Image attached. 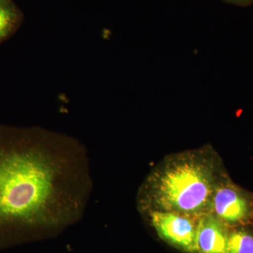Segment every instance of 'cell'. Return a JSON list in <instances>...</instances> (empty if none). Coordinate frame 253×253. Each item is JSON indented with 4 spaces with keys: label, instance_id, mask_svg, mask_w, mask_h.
<instances>
[{
    "label": "cell",
    "instance_id": "6da1fadb",
    "mask_svg": "<svg viewBox=\"0 0 253 253\" xmlns=\"http://www.w3.org/2000/svg\"><path fill=\"white\" fill-rule=\"evenodd\" d=\"M91 190L81 141L40 126L0 127V246L79 221Z\"/></svg>",
    "mask_w": 253,
    "mask_h": 253
},
{
    "label": "cell",
    "instance_id": "7a4b0ae2",
    "mask_svg": "<svg viewBox=\"0 0 253 253\" xmlns=\"http://www.w3.org/2000/svg\"><path fill=\"white\" fill-rule=\"evenodd\" d=\"M220 180L214 155L208 149L173 155L148 176L139 194V208L199 218L209 213Z\"/></svg>",
    "mask_w": 253,
    "mask_h": 253
},
{
    "label": "cell",
    "instance_id": "3957f363",
    "mask_svg": "<svg viewBox=\"0 0 253 253\" xmlns=\"http://www.w3.org/2000/svg\"><path fill=\"white\" fill-rule=\"evenodd\" d=\"M225 225H240L253 219V197L224 177L216 186L209 213Z\"/></svg>",
    "mask_w": 253,
    "mask_h": 253
},
{
    "label": "cell",
    "instance_id": "277c9868",
    "mask_svg": "<svg viewBox=\"0 0 253 253\" xmlns=\"http://www.w3.org/2000/svg\"><path fill=\"white\" fill-rule=\"evenodd\" d=\"M144 212L149 215L151 224L165 241L186 252H196L199 218L155 210Z\"/></svg>",
    "mask_w": 253,
    "mask_h": 253
},
{
    "label": "cell",
    "instance_id": "5b68a950",
    "mask_svg": "<svg viewBox=\"0 0 253 253\" xmlns=\"http://www.w3.org/2000/svg\"><path fill=\"white\" fill-rule=\"evenodd\" d=\"M229 232L226 225L211 214L198 219L196 252L226 253Z\"/></svg>",
    "mask_w": 253,
    "mask_h": 253
},
{
    "label": "cell",
    "instance_id": "8992f818",
    "mask_svg": "<svg viewBox=\"0 0 253 253\" xmlns=\"http://www.w3.org/2000/svg\"><path fill=\"white\" fill-rule=\"evenodd\" d=\"M19 16L10 0H0V42L8 38L17 26Z\"/></svg>",
    "mask_w": 253,
    "mask_h": 253
},
{
    "label": "cell",
    "instance_id": "52a82bcc",
    "mask_svg": "<svg viewBox=\"0 0 253 253\" xmlns=\"http://www.w3.org/2000/svg\"><path fill=\"white\" fill-rule=\"evenodd\" d=\"M226 253H253V234L244 229L229 233Z\"/></svg>",
    "mask_w": 253,
    "mask_h": 253
},
{
    "label": "cell",
    "instance_id": "ba28073f",
    "mask_svg": "<svg viewBox=\"0 0 253 253\" xmlns=\"http://www.w3.org/2000/svg\"><path fill=\"white\" fill-rule=\"evenodd\" d=\"M228 3L231 4L239 5V6H249L252 3V0H224Z\"/></svg>",
    "mask_w": 253,
    "mask_h": 253
},
{
    "label": "cell",
    "instance_id": "9c48e42d",
    "mask_svg": "<svg viewBox=\"0 0 253 253\" xmlns=\"http://www.w3.org/2000/svg\"><path fill=\"white\" fill-rule=\"evenodd\" d=\"M252 3H253V0H252Z\"/></svg>",
    "mask_w": 253,
    "mask_h": 253
}]
</instances>
